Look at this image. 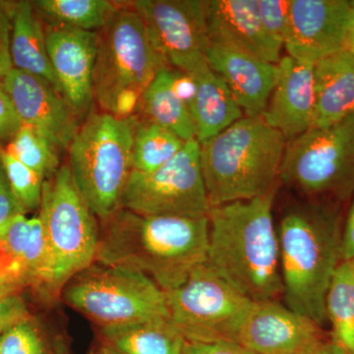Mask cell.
I'll return each instance as SVG.
<instances>
[{"mask_svg":"<svg viewBox=\"0 0 354 354\" xmlns=\"http://www.w3.org/2000/svg\"><path fill=\"white\" fill-rule=\"evenodd\" d=\"M55 262L58 293L72 277L95 262L100 223L77 187L69 165L44 183L39 209Z\"/></svg>","mask_w":354,"mask_h":354,"instance_id":"obj_9","label":"cell"},{"mask_svg":"<svg viewBox=\"0 0 354 354\" xmlns=\"http://www.w3.org/2000/svg\"><path fill=\"white\" fill-rule=\"evenodd\" d=\"M315 121L327 127L354 114V55L344 50L314 65Z\"/></svg>","mask_w":354,"mask_h":354,"instance_id":"obj_21","label":"cell"},{"mask_svg":"<svg viewBox=\"0 0 354 354\" xmlns=\"http://www.w3.org/2000/svg\"><path fill=\"white\" fill-rule=\"evenodd\" d=\"M165 295L169 322L185 342L236 341L252 304L208 263Z\"/></svg>","mask_w":354,"mask_h":354,"instance_id":"obj_10","label":"cell"},{"mask_svg":"<svg viewBox=\"0 0 354 354\" xmlns=\"http://www.w3.org/2000/svg\"><path fill=\"white\" fill-rule=\"evenodd\" d=\"M169 130L136 115L133 142V171L151 172L167 164L185 146Z\"/></svg>","mask_w":354,"mask_h":354,"instance_id":"obj_28","label":"cell"},{"mask_svg":"<svg viewBox=\"0 0 354 354\" xmlns=\"http://www.w3.org/2000/svg\"><path fill=\"white\" fill-rule=\"evenodd\" d=\"M46 27L99 32L120 6L109 0H36L32 1Z\"/></svg>","mask_w":354,"mask_h":354,"instance_id":"obj_26","label":"cell"},{"mask_svg":"<svg viewBox=\"0 0 354 354\" xmlns=\"http://www.w3.org/2000/svg\"><path fill=\"white\" fill-rule=\"evenodd\" d=\"M21 214L26 213L14 196L6 169L0 158V235L6 230L7 225Z\"/></svg>","mask_w":354,"mask_h":354,"instance_id":"obj_36","label":"cell"},{"mask_svg":"<svg viewBox=\"0 0 354 354\" xmlns=\"http://www.w3.org/2000/svg\"><path fill=\"white\" fill-rule=\"evenodd\" d=\"M341 218L322 205L293 207L278 227L286 306L319 326L327 322L326 297L342 261Z\"/></svg>","mask_w":354,"mask_h":354,"instance_id":"obj_3","label":"cell"},{"mask_svg":"<svg viewBox=\"0 0 354 354\" xmlns=\"http://www.w3.org/2000/svg\"><path fill=\"white\" fill-rule=\"evenodd\" d=\"M314 65L285 55L278 64V82L268 102L263 120L283 134L297 138L315 121Z\"/></svg>","mask_w":354,"mask_h":354,"instance_id":"obj_18","label":"cell"},{"mask_svg":"<svg viewBox=\"0 0 354 354\" xmlns=\"http://www.w3.org/2000/svg\"><path fill=\"white\" fill-rule=\"evenodd\" d=\"M1 83L21 122L43 133L62 152L68 150L81 124L66 100L46 81L17 69Z\"/></svg>","mask_w":354,"mask_h":354,"instance_id":"obj_15","label":"cell"},{"mask_svg":"<svg viewBox=\"0 0 354 354\" xmlns=\"http://www.w3.org/2000/svg\"><path fill=\"white\" fill-rule=\"evenodd\" d=\"M354 260V199L349 207L344 227L342 232V261Z\"/></svg>","mask_w":354,"mask_h":354,"instance_id":"obj_40","label":"cell"},{"mask_svg":"<svg viewBox=\"0 0 354 354\" xmlns=\"http://www.w3.org/2000/svg\"><path fill=\"white\" fill-rule=\"evenodd\" d=\"M135 115L169 130L183 141L196 139L189 109L177 97L172 87L171 67L160 70L149 84Z\"/></svg>","mask_w":354,"mask_h":354,"instance_id":"obj_25","label":"cell"},{"mask_svg":"<svg viewBox=\"0 0 354 354\" xmlns=\"http://www.w3.org/2000/svg\"><path fill=\"white\" fill-rule=\"evenodd\" d=\"M151 44L167 66L194 74L208 64L203 0H137Z\"/></svg>","mask_w":354,"mask_h":354,"instance_id":"obj_12","label":"cell"},{"mask_svg":"<svg viewBox=\"0 0 354 354\" xmlns=\"http://www.w3.org/2000/svg\"><path fill=\"white\" fill-rule=\"evenodd\" d=\"M135 127L136 115L91 111L70 144V171L97 220L121 209L133 171Z\"/></svg>","mask_w":354,"mask_h":354,"instance_id":"obj_5","label":"cell"},{"mask_svg":"<svg viewBox=\"0 0 354 354\" xmlns=\"http://www.w3.org/2000/svg\"><path fill=\"white\" fill-rule=\"evenodd\" d=\"M201 146L186 142L176 157L151 172L133 171L121 208L140 216H209L211 205L203 178Z\"/></svg>","mask_w":354,"mask_h":354,"instance_id":"obj_11","label":"cell"},{"mask_svg":"<svg viewBox=\"0 0 354 354\" xmlns=\"http://www.w3.org/2000/svg\"><path fill=\"white\" fill-rule=\"evenodd\" d=\"M346 50L354 55V0H353V9H351V22H349Z\"/></svg>","mask_w":354,"mask_h":354,"instance_id":"obj_42","label":"cell"},{"mask_svg":"<svg viewBox=\"0 0 354 354\" xmlns=\"http://www.w3.org/2000/svg\"><path fill=\"white\" fill-rule=\"evenodd\" d=\"M279 181L307 196L354 194V114L286 142Z\"/></svg>","mask_w":354,"mask_h":354,"instance_id":"obj_8","label":"cell"},{"mask_svg":"<svg viewBox=\"0 0 354 354\" xmlns=\"http://www.w3.org/2000/svg\"><path fill=\"white\" fill-rule=\"evenodd\" d=\"M207 62L227 84L244 116L262 118L278 82V64H270L250 53L209 44Z\"/></svg>","mask_w":354,"mask_h":354,"instance_id":"obj_19","label":"cell"},{"mask_svg":"<svg viewBox=\"0 0 354 354\" xmlns=\"http://www.w3.org/2000/svg\"><path fill=\"white\" fill-rule=\"evenodd\" d=\"M351 262H353V267H354V260H353V261H351Z\"/></svg>","mask_w":354,"mask_h":354,"instance_id":"obj_44","label":"cell"},{"mask_svg":"<svg viewBox=\"0 0 354 354\" xmlns=\"http://www.w3.org/2000/svg\"><path fill=\"white\" fill-rule=\"evenodd\" d=\"M259 12L265 34L283 50L290 20V0H259Z\"/></svg>","mask_w":354,"mask_h":354,"instance_id":"obj_32","label":"cell"},{"mask_svg":"<svg viewBox=\"0 0 354 354\" xmlns=\"http://www.w3.org/2000/svg\"><path fill=\"white\" fill-rule=\"evenodd\" d=\"M351 9L353 0H290L286 55L315 64L346 50Z\"/></svg>","mask_w":354,"mask_h":354,"instance_id":"obj_13","label":"cell"},{"mask_svg":"<svg viewBox=\"0 0 354 354\" xmlns=\"http://www.w3.org/2000/svg\"><path fill=\"white\" fill-rule=\"evenodd\" d=\"M0 354L58 353L32 317L0 335Z\"/></svg>","mask_w":354,"mask_h":354,"instance_id":"obj_31","label":"cell"},{"mask_svg":"<svg viewBox=\"0 0 354 354\" xmlns=\"http://www.w3.org/2000/svg\"><path fill=\"white\" fill-rule=\"evenodd\" d=\"M99 223L95 262L136 270L165 292L207 263L209 216H145L121 208Z\"/></svg>","mask_w":354,"mask_h":354,"instance_id":"obj_1","label":"cell"},{"mask_svg":"<svg viewBox=\"0 0 354 354\" xmlns=\"http://www.w3.org/2000/svg\"><path fill=\"white\" fill-rule=\"evenodd\" d=\"M11 1H0V81L13 69L11 60Z\"/></svg>","mask_w":354,"mask_h":354,"instance_id":"obj_35","label":"cell"},{"mask_svg":"<svg viewBox=\"0 0 354 354\" xmlns=\"http://www.w3.org/2000/svg\"><path fill=\"white\" fill-rule=\"evenodd\" d=\"M327 320L332 324L333 341L348 354H354V267L342 262L326 297Z\"/></svg>","mask_w":354,"mask_h":354,"instance_id":"obj_27","label":"cell"},{"mask_svg":"<svg viewBox=\"0 0 354 354\" xmlns=\"http://www.w3.org/2000/svg\"><path fill=\"white\" fill-rule=\"evenodd\" d=\"M286 142L263 118L243 116L200 144L211 208L255 199L278 186Z\"/></svg>","mask_w":354,"mask_h":354,"instance_id":"obj_4","label":"cell"},{"mask_svg":"<svg viewBox=\"0 0 354 354\" xmlns=\"http://www.w3.org/2000/svg\"><path fill=\"white\" fill-rule=\"evenodd\" d=\"M11 20L13 68L41 78L62 95L48 58L46 26L32 1H11Z\"/></svg>","mask_w":354,"mask_h":354,"instance_id":"obj_22","label":"cell"},{"mask_svg":"<svg viewBox=\"0 0 354 354\" xmlns=\"http://www.w3.org/2000/svg\"><path fill=\"white\" fill-rule=\"evenodd\" d=\"M165 67L169 66L151 44L132 2H120L108 23L97 32L94 93L100 109L113 114L122 95L141 99Z\"/></svg>","mask_w":354,"mask_h":354,"instance_id":"obj_7","label":"cell"},{"mask_svg":"<svg viewBox=\"0 0 354 354\" xmlns=\"http://www.w3.org/2000/svg\"><path fill=\"white\" fill-rule=\"evenodd\" d=\"M46 38L62 97L79 118H87L95 102L97 32L46 27Z\"/></svg>","mask_w":354,"mask_h":354,"instance_id":"obj_16","label":"cell"},{"mask_svg":"<svg viewBox=\"0 0 354 354\" xmlns=\"http://www.w3.org/2000/svg\"><path fill=\"white\" fill-rule=\"evenodd\" d=\"M236 342L254 354H316L322 327L277 300L252 302Z\"/></svg>","mask_w":354,"mask_h":354,"instance_id":"obj_14","label":"cell"},{"mask_svg":"<svg viewBox=\"0 0 354 354\" xmlns=\"http://www.w3.org/2000/svg\"><path fill=\"white\" fill-rule=\"evenodd\" d=\"M171 82L174 93L190 111L197 94V83L194 77L180 70L171 68Z\"/></svg>","mask_w":354,"mask_h":354,"instance_id":"obj_39","label":"cell"},{"mask_svg":"<svg viewBox=\"0 0 354 354\" xmlns=\"http://www.w3.org/2000/svg\"><path fill=\"white\" fill-rule=\"evenodd\" d=\"M27 288L30 283L24 270L0 241V297L21 295Z\"/></svg>","mask_w":354,"mask_h":354,"instance_id":"obj_33","label":"cell"},{"mask_svg":"<svg viewBox=\"0 0 354 354\" xmlns=\"http://www.w3.org/2000/svg\"><path fill=\"white\" fill-rule=\"evenodd\" d=\"M0 158L6 169L14 196L25 213L39 209L44 179L0 147Z\"/></svg>","mask_w":354,"mask_h":354,"instance_id":"obj_30","label":"cell"},{"mask_svg":"<svg viewBox=\"0 0 354 354\" xmlns=\"http://www.w3.org/2000/svg\"><path fill=\"white\" fill-rule=\"evenodd\" d=\"M22 122L18 118L12 102L0 81V147L6 146L18 131Z\"/></svg>","mask_w":354,"mask_h":354,"instance_id":"obj_37","label":"cell"},{"mask_svg":"<svg viewBox=\"0 0 354 354\" xmlns=\"http://www.w3.org/2000/svg\"><path fill=\"white\" fill-rule=\"evenodd\" d=\"M102 344L118 354H183L185 339L169 320L99 328Z\"/></svg>","mask_w":354,"mask_h":354,"instance_id":"obj_24","label":"cell"},{"mask_svg":"<svg viewBox=\"0 0 354 354\" xmlns=\"http://www.w3.org/2000/svg\"><path fill=\"white\" fill-rule=\"evenodd\" d=\"M277 189L209 209L207 263L252 302L283 297L278 227L272 216Z\"/></svg>","mask_w":354,"mask_h":354,"instance_id":"obj_2","label":"cell"},{"mask_svg":"<svg viewBox=\"0 0 354 354\" xmlns=\"http://www.w3.org/2000/svg\"><path fill=\"white\" fill-rule=\"evenodd\" d=\"M30 318L32 314L22 295L0 297V335L16 324Z\"/></svg>","mask_w":354,"mask_h":354,"instance_id":"obj_34","label":"cell"},{"mask_svg":"<svg viewBox=\"0 0 354 354\" xmlns=\"http://www.w3.org/2000/svg\"><path fill=\"white\" fill-rule=\"evenodd\" d=\"M4 149L12 157L39 174L44 180L55 176L62 167V151L43 133L30 125L22 123Z\"/></svg>","mask_w":354,"mask_h":354,"instance_id":"obj_29","label":"cell"},{"mask_svg":"<svg viewBox=\"0 0 354 354\" xmlns=\"http://www.w3.org/2000/svg\"><path fill=\"white\" fill-rule=\"evenodd\" d=\"M183 354H254L239 342L216 341L207 342H185Z\"/></svg>","mask_w":354,"mask_h":354,"instance_id":"obj_38","label":"cell"},{"mask_svg":"<svg viewBox=\"0 0 354 354\" xmlns=\"http://www.w3.org/2000/svg\"><path fill=\"white\" fill-rule=\"evenodd\" d=\"M60 295L99 328L169 320L165 291L146 274L121 266L94 262L72 277Z\"/></svg>","mask_w":354,"mask_h":354,"instance_id":"obj_6","label":"cell"},{"mask_svg":"<svg viewBox=\"0 0 354 354\" xmlns=\"http://www.w3.org/2000/svg\"><path fill=\"white\" fill-rule=\"evenodd\" d=\"M90 354H118L115 353V351H113V349H111L108 348V346H104V344H102L101 346H100L99 348L95 349L93 353H91Z\"/></svg>","mask_w":354,"mask_h":354,"instance_id":"obj_43","label":"cell"},{"mask_svg":"<svg viewBox=\"0 0 354 354\" xmlns=\"http://www.w3.org/2000/svg\"><path fill=\"white\" fill-rule=\"evenodd\" d=\"M316 354H348L335 341L327 342Z\"/></svg>","mask_w":354,"mask_h":354,"instance_id":"obj_41","label":"cell"},{"mask_svg":"<svg viewBox=\"0 0 354 354\" xmlns=\"http://www.w3.org/2000/svg\"><path fill=\"white\" fill-rule=\"evenodd\" d=\"M0 241L24 270L30 288L46 295L58 297L55 262L43 223L38 216L26 214L14 218L0 235Z\"/></svg>","mask_w":354,"mask_h":354,"instance_id":"obj_20","label":"cell"},{"mask_svg":"<svg viewBox=\"0 0 354 354\" xmlns=\"http://www.w3.org/2000/svg\"><path fill=\"white\" fill-rule=\"evenodd\" d=\"M203 8L209 44L279 64L281 50L263 30L259 0H203Z\"/></svg>","mask_w":354,"mask_h":354,"instance_id":"obj_17","label":"cell"},{"mask_svg":"<svg viewBox=\"0 0 354 354\" xmlns=\"http://www.w3.org/2000/svg\"><path fill=\"white\" fill-rule=\"evenodd\" d=\"M197 94L191 115L200 144L214 138L244 116L243 111L227 84L209 64L192 74Z\"/></svg>","mask_w":354,"mask_h":354,"instance_id":"obj_23","label":"cell"}]
</instances>
